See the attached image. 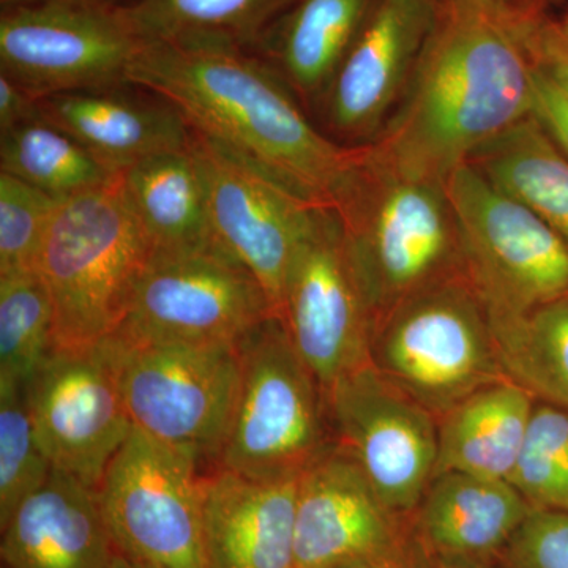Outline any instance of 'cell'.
Instances as JSON below:
<instances>
[{"label":"cell","mask_w":568,"mask_h":568,"mask_svg":"<svg viewBox=\"0 0 568 568\" xmlns=\"http://www.w3.org/2000/svg\"><path fill=\"white\" fill-rule=\"evenodd\" d=\"M500 555L504 568H568V514L532 508Z\"/></svg>","instance_id":"obj_33"},{"label":"cell","mask_w":568,"mask_h":568,"mask_svg":"<svg viewBox=\"0 0 568 568\" xmlns=\"http://www.w3.org/2000/svg\"><path fill=\"white\" fill-rule=\"evenodd\" d=\"M275 316L244 264L211 242L152 248L129 315L115 336L126 346L234 343Z\"/></svg>","instance_id":"obj_9"},{"label":"cell","mask_w":568,"mask_h":568,"mask_svg":"<svg viewBox=\"0 0 568 568\" xmlns=\"http://www.w3.org/2000/svg\"><path fill=\"white\" fill-rule=\"evenodd\" d=\"M491 325L508 379L537 402L568 409V294L529 315Z\"/></svg>","instance_id":"obj_28"},{"label":"cell","mask_w":568,"mask_h":568,"mask_svg":"<svg viewBox=\"0 0 568 568\" xmlns=\"http://www.w3.org/2000/svg\"><path fill=\"white\" fill-rule=\"evenodd\" d=\"M212 237L260 282L275 316L298 250L320 205L261 173L193 130Z\"/></svg>","instance_id":"obj_15"},{"label":"cell","mask_w":568,"mask_h":568,"mask_svg":"<svg viewBox=\"0 0 568 568\" xmlns=\"http://www.w3.org/2000/svg\"><path fill=\"white\" fill-rule=\"evenodd\" d=\"M375 325L406 298L462 271L457 222L446 183L362 163L338 209ZM375 328V327H373Z\"/></svg>","instance_id":"obj_4"},{"label":"cell","mask_w":568,"mask_h":568,"mask_svg":"<svg viewBox=\"0 0 568 568\" xmlns=\"http://www.w3.org/2000/svg\"><path fill=\"white\" fill-rule=\"evenodd\" d=\"M118 336L91 346L52 349L29 384V405L44 454L55 470L99 488L132 435L122 390Z\"/></svg>","instance_id":"obj_12"},{"label":"cell","mask_w":568,"mask_h":568,"mask_svg":"<svg viewBox=\"0 0 568 568\" xmlns=\"http://www.w3.org/2000/svg\"><path fill=\"white\" fill-rule=\"evenodd\" d=\"M99 2L115 7V9H125V7L133 6V3L140 2V0H99Z\"/></svg>","instance_id":"obj_41"},{"label":"cell","mask_w":568,"mask_h":568,"mask_svg":"<svg viewBox=\"0 0 568 568\" xmlns=\"http://www.w3.org/2000/svg\"><path fill=\"white\" fill-rule=\"evenodd\" d=\"M129 88L47 97L40 100L41 118L81 142L115 174L151 156L189 149L193 129L185 115L151 92L145 99Z\"/></svg>","instance_id":"obj_19"},{"label":"cell","mask_w":568,"mask_h":568,"mask_svg":"<svg viewBox=\"0 0 568 568\" xmlns=\"http://www.w3.org/2000/svg\"><path fill=\"white\" fill-rule=\"evenodd\" d=\"M530 48L538 69L568 95V47L560 37L558 24L538 17L530 28Z\"/></svg>","instance_id":"obj_35"},{"label":"cell","mask_w":568,"mask_h":568,"mask_svg":"<svg viewBox=\"0 0 568 568\" xmlns=\"http://www.w3.org/2000/svg\"><path fill=\"white\" fill-rule=\"evenodd\" d=\"M115 547L144 568H207L200 463L133 428L100 481Z\"/></svg>","instance_id":"obj_11"},{"label":"cell","mask_w":568,"mask_h":568,"mask_svg":"<svg viewBox=\"0 0 568 568\" xmlns=\"http://www.w3.org/2000/svg\"><path fill=\"white\" fill-rule=\"evenodd\" d=\"M2 7L24 6V3L41 2V0H0Z\"/></svg>","instance_id":"obj_42"},{"label":"cell","mask_w":568,"mask_h":568,"mask_svg":"<svg viewBox=\"0 0 568 568\" xmlns=\"http://www.w3.org/2000/svg\"><path fill=\"white\" fill-rule=\"evenodd\" d=\"M52 470L33 425L29 386L0 381V528Z\"/></svg>","instance_id":"obj_30"},{"label":"cell","mask_w":568,"mask_h":568,"mask_svg":"<svg viewBox=\"0 0 568 568\" xmlns=\"http://www.w3.org/2000/svg\"><path fill=\"white\" fill-rule=\"evenodd\" d=\"M462 271L491 324L529 315L568 294V245L476 166L448 175Z\"/></svg>","instance_id":"obj_7"},{"label":"cell","mask_w":568,"mask_h":568,"mask_svg":"<svg viewBox=\"0 0 568 568\" xmlns=\"http://www.w3.org/2000/svg\"><path fill=\"white\" fill-rule=\"evenodd\" d=\"M540 10L496 0H437L435 22L369 160L417 181L446 183L484 145L532 115Z\"/></svg>","instance_id":"obj_1"},{"label":"cell","mask_w":568,"mask_h":568,"mask_svg":"<svg viewBox=\"0 0 568 568\" xmlns=\"http://www.w3.org/2000/svg\"><path fill=\"white\" fill-rule=\"evenodd\" d=\"M496 2L504 3V6L511 7V9L540 10L544 0H496Z\"/></svg>","instance_id":"obj_39"},{"label":"cell","mask_w":568,"mask_h":568,"mask_svg":"<svg viewBox=\"0 0 568 568\" xmlns=\"http://www.w3.org/2000/svg\"><path fill=\"white\" fill-rule=\"evenodd\" d=\"M242 384L219 467L256 480H297L334 446L320 381L278 316L237 342Z\"/></svg>","instance_id":"obj_6"},{"label":"cell","mask_w":568,"mask_h":568,"mask_svg":"<svg viewBox=\"0 0 568 568\" xmlns=\"http://www.w3.org/2000/svg\"><path fill=\"white\" fill-rule=\"evenodd\" d=\"M129 82L173 104L194 132L308 203L338 211L353 192L362 148H342L324 136L282 78L244 48L144 41Z\"/></svg>","instance_id":"obj_2"},{"label":"cell","mask_w":568,"mask_h":568,"mask_svg":"<svg viewBox=\"0 0 568 568\" xmlns=\"http://www.w3.org/2000/svg\"><path fill=\"white\" fill-rule=\"evenodd\" d=\"M278 317L324 394L372 362L375 320L345 224L334 209H315L312 227L291 265Z\"/></svg>","instance_id":"obj_13"},{"label":"cell","mask_w":568,"mask_h":568,"mask_svg":"<svg viewBox=\"0 0 568 568\" xmlns=\"http://www.w3.org/2000/svg\"><path fill=\"white\" fill-rule=\"evenodd\" d=\"M467 163L540 216L568 245V156L534 115L484 145Z\"/></svg>","instance_id":"obj_24"},{"label":"cell","mask_w":568,"mask_h":568,"mask_svg":"<svg viewBox=\"0 0 568 568\" xmlns=\"http://www.w3.org/2000/svg\"><path fill=\"white\" fill-rule=\"evenodd\" d=\"M41 118L40 99L0 73V133Z\"/></svg>","instance_id":"obj_36"},{"label":"cell","mask_w":568,"mask_h":568,"mask_svg":"<svg viewBox=\"0 0 568 568\" xmlns=\"http://www.w3.org/2000/svg\"><path fill=\"white\" fill-rule=\"evenodd\" d=\"M55 205L47 193L0 173V275L37 271Z\"/></svg>","instance_id":"obj_32"},{"label":"cell","mask_w":568,"mask_h":568,"mask_svg":"<svg viewBox=\"0 0 568 568\" xmlns=\"http://www.w3.org/2000/svg\"><path fill=\"white\" fill-rule=\"evenodd\" d=\"M142 44L122 9L99 0H41L0 14V73L40 100L132 85Z\"/></svg>","instance_id":"obj_10"},{"label":"cell","mask_w":568,"mask_h":568,"mask_svg":"<svg viewBox=\"0 0 568 568\" xmlns=\"http://www.w3.org/2000/svg\"><path fill=\"white\" fill-rule=\"evenodd\" d=\"M560 37H562V40L566 41V44L568 47V13L566 14V18H564L562 24H558Z\"/></svg>","instance_id":"obj_43"},{"label":"cell","mask_w":568,"mask_h":568,"mask_svg":"<svg viewBox=\"0 0 568 568\" xmlns=\"http://www.w3.org/2000/svg\"><path fill=\"white\" fill-rule=\"evenodd\" d=\"M532 115L568 156V95L538 67L534 78Z\"/></svg>","instance_id":"obj_34"},{"label":"cell","mask_w":568,"mask_h":568,"mask_svg":"<svg viewBox=\"0 0 568 568\" xmlns=\"http://www.w3.org/2000/svg\"><path fill=\"white\" fill-rule=\"evenodd\" d=\"M0 168L2 173L55 201L104 185L119 175L81 142L43 118L0 133Z\"/></svg>","instance_id":"obj_27"},{"label":"cell","mask_w":568,"mask_h":568,"mask_svg":"<svg viewBox=\"0 0 568 568\" xmlns=\"http://www.w3.org/2000/svg\"><path fill=\"white\" fill-rule=\"evenodd\" d=\"M336 447L384 504L410 517L435 477L437 417L368 362L325 392Z\"/></svg>","instance_id":"obj_14"},{"label":"cell","mask_w":568,"mask_h":568,"mask_svg":"<svg viewBox=\"0 0 568 568\" xmlns=\"http://www.w3.org/2000/svg\"><path fill=\"white\" fill-rule=\"evenodd\" d=\"M537 399L511 379L497 381L437 418L435 476L463 473L510 480Z\"/></svg>","instance_id":"obj_22"},{"label":"cell","mask_w":568,"mask_h":568,"mask_svg":"<svg viewBox=\"0 0 568 568\" xmlns=\"http://www.w3.org/2000/svg\"><path fill=\"white\" fill-rule=\"evenodd\" d=\"M297 480H256L219 466L201 476L207 568H294Z\"/></svg>","instance_id":"obj_18"},{"label":"cell","mask_w":568,"mask_h":568,"mask_svg":"<svg viewBox=\"0 0 568 568\" xmlns=\"http://www.w3.org/2000/svg\"><path fill=\"white\" fill-rule=\"evenodd\" d=\"M530 510L508 480L444 473L429 481L410 528L426 556L489 560L503 552Z\"/></svg>","instance_id":"obj_21"},{"label":"cell","mask_w":568,"mask_h":568,"mask_svg":"<svg viewBox=\"0 0 568 568\" xmlns=\"http://www.w3.org/2000/svg\"><path fill=\"white\" fill-rule=\"evenodd\" d=\"M122 346L123 399L133 428L200 466L219 465L241 395L237 345Z\"/></svg>","instance_id":"obj_8"},{"label":"cell","mask_w":568,"mask_h":568,"mask_svg":"<svg viewBox=\"0 0 568 568\" xmlns=\"http://www.w3.org/2000/svg\"><path fill=\"white\" fill-rule=\"evenodd\" d=\"M290 0H140L122 9L142 41H211L245 48Z\"/></svg>","instance_id":"obj_26"},{"label":"cell","mask_w":568,"mask_h":568,"mask_svg":"<svg viewBox=\"0 0 568 568\" xmlns=\"http://www.w3.org/2000/svg\"><path fill=\"white\" fill-rule=\"evenodd\" d=\"M422 568H493L489 560L432 558L425 555Z\"/></svg>","instance_id":"obj_38"},{"label":"cell","mask_w":568,"mask_h":568,"mask_svg":"<svg viewBox=\"0 0 568 568\" xmlns=\"http://www.w3.org/2000/svg\"><path fill=\"white\" fill-rule=\"evenodd\" d=\"M112 568H144V567H141L140 564L134 562V560L130 559L129 556L123 555L121 549L118 548V552H115L114 562H112Z\"/></svg>","instance_id":"obj_40"},{"label":"cell","mask_w":568,"mask_h":568,"mask_svg":"<svg viewBox=\"0 0 568 568\" xmlns=\"http://www.w3.org/2000/svg\"><path fill=\"white\" fill-rule=\"evenodd\" d=\"M369 0H301L286 22L278 58L286 81L306 99L327 92L368 17Z\"/></svg>","instance_id":"obj_25"},{"label":"cell","mask_w":568,"mask_h":568,"mask_svg":"<svg viewBox=\"0 0 568 568\" xmlns=\"http://www.w3.org/2000/svg\"><path fill=\"white\" fill-rule=\"evenodd\" d=\"M0 529L3 568H112L118 552L97 489L55 469Z\"/></svg>","instance_id":"obj_20"},{"label":"cell","mask_w":568,"mask_h":568,"mask_svg":"<svg viewBox=\"0 0 568 568\" xmlns=\"http://www.w3.org/2000/svg\"><path fill=\"white\" fill-rule=\"evenodd\" d=\"M54 349V308L37 271L0 275V381L29 386Z\"/></svg>","instance_id":"obj_29"},{"label":"cell","mask_w":568,"mask_h":568,"mask_svg":"<svg viewBox=\"0 0 568 568\" xmlns=\"http://www.w3.org/2000/svg\"><path fill=\"white\" fill-rule=\"evenodd\" d=\"M123 189L153 248L207 245L213 241L207 193L192 144L133 164Z\"/></svg>","instance_id":"obj_23"},{"label":"cell","mask_w":568,"mask_h":568,"mask_svg":"<svg viewBox=\"0 0 568 568\" xmlns=\"http://www.w3.org/2000/svg\"><path fill=\"white\" fill-rule=\"evenodd\" d=\"M410 534V517L390 510L335 444L298 477L294 568H335L372 558Z\"/></svg>","instance_id":"obj_16"},{"label":"cell","mask_w":568,"mask_h":568,"mask_svg":"<svg viewBox=\"0 0 568 568\" xmlns=\"http://www.w3.org/2000/svg\"><path fill=\"white\" fill-rule=\"evenodd\" d=\"M436 9L437 0H379L369 11L324 93L336 133L373 140L381 133L413 77Z\"/></svg>","instance_id":"obj_17"},{"label":"cell","mask_w":568,"mask_h":568,"mask_svg":"<svg viewBox=\"0 0 568 568\" xmlns=\"http://www.w3.org/2000/svg\"><path fill=\"white\" fill-rule=\"evenodd\" d=\"M369 361L437 418L478 388L508 379L487 308L463 271L384 316L373 328Z\"/></svg>","instance_id":"obj_5"},{"label":"cell","mask_w":568,"mask_h":568,"mask_svg":"<svg viewBox=\"0 0 568 568\" xmlns=\"http://www.w3.org/2000/svg\"><path fill=\"white\" fill-rule=\"evenodd\" d=\"M508 481L530 507L568 514V409L536 403Z\"/></svg>","instance_id":"obj_31"},{"label":"cell","mask_w":568,"mask_h":568,"mask_svg":"<svg viewBox=\"0 0 568 568\" xmlns=\"http://www.w3.org/2000/svg\"><path fill=\"white\" fill-rule=\"evenodd\" d=\"M425 552L420 548L414 532L403 544L372 558L354 560L335 568H422Z\"/></svg>","instance_id":"obj_37"},{"label":"cell","mask_w":568,"mask_h":568,"mask_svg":"<svg viewBox=\"0 0 568 568\" xmlns=\"http://www.w3.org/2000/svg\"><path fill=\"white\" fill-rule=\"evenodd\" d=\"M152 248L122 174L58 201L37 261L54 308V349L95 345L121 328Z\"/></svg>","instance_id":"obj_3"}]
</instances>
